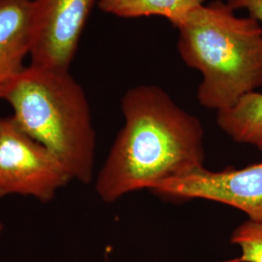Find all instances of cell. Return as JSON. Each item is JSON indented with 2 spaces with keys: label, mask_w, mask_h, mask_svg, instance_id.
<instances>
[{
  "label": "cell",
  "mask_w": 262,
  "mask_h": 262,
  "mask_svg": "<svg viewBox=\"0 0 262 262\" xmlns=\"http://www.w3.org/2000/svg\"><path fill=\"white\" fill-rule=\"evenodd\" d=\"M227 3L234 10H246L250 17L262 26V0H227Z\"/></svg>",
  "instance_id": "cell-11"
},
{
  "label": "cell",
  "mask_w": 262,
  "mask_h": 262,
  "mask_svg": "<svg viewBox=\"0 0 262 262\" xmlns=\"http://www.w3.org/2000/svg\"><path fill=\"white\" fill-rule=\"evenodd\" d=\"M205 0H99L98 8L124 19L162 17L177 28Z\"/></svg>",
  "instance_id": "cell-9"
},
{
  "label": "cell",
  "mask_w": 262,
  "mask_h": 262,
  "mask_svg": "<svg viewBox=\"0 0 262 262\" xmlns=\"http://www.w3.org/2000/svg\"><path fill=\"white\" fill-rule=\"evenodd\" d=\"M150 191L168 200L203 199L221 203L262 223V162L222 171L203 166L163 181Z\"/></svg>",
  "instance_id": "cell-5"
},
{
  "label": "cell",
  "mask_w": 262,
  "mask_h": 262,
  "mask_svg": "<svg viewBox=\"0 0 262 262\" xmlns=\"http://www.w3.org/2000/svg\"><path fill=\"white\" fill-rule=\"evenodd\" d=\"M20 129L52 151L73 180H93L95 131L86 95L69 71L29 66L3 94Z\"/></svg>",
  "instance_id": "cell-3"
},
{
  "label": "cell",
  "mask_w": 262,
  "mask_h": 262,
  "mask_svg": "<svg viewBox=\"0 0 262 262\" xmlns=\"http://www.w3.org/2000/svg\"><path fill=\"white\" fill-rule=\"evenodd\" d=\"M33 0H0V99L30 53Z\"/></svg>",
  "instance_id": "cell-7"
},
{
  "label": "cell",
  "mask_w": 262,
  "mask_h": 262,
  "mask_svg": "<svg viewBox=\"0 0 262 262\" xmlns=\"http://www.w3.org/2000/svg\"><path fill=\"white\" fill-rule=\"evenodd\" d=\"M72 180L60 160L12 116L0 119V197L17 194L46 203Z\"/></svg>",
  "instance_id": "cell-4"
},
{
  "label": "cell",
  "mask_w": 262,
  "mask_h": 262,
  "mask_svg": "<svg viewBox=\"0 0 262 262\" xmlns=\"http://www.w3.org/2000/svg\"><path fill=\"white\" fill-rule=\"evenodd\" d=\"M95 0H33L30 66L69 71Z\"/></svg>",
  "instance_id": "cell-6"
},
{
  "label": "cell",
  "mask_w": 262,
  "mask_h": 262,
  "mask_svg": "<svg viewBox=\"0 0 262 262\" xmlns=\"http://www.w3.org/2000/svg\"><path fill=\"white\" fill-rule=\"evenodd\" d=\"M122 112L123 126L95 183L105 203L204 166L202 122L161 88L140 84L128 90Z\"/></svg>",
  "instance_id": "cell-1"
},
{
  "label": "cell",
  "mask_w": 262,
  "mask_h": 262,
  "mask_svg": "<svg viewBox=\"0 0 262 262\" xmlns=\"http://www.w3.org/2000/svg\"><path fill=\"white\" fill-rule=\"evenodd\" d=\"M230 242L239 247L241 255L224 262H262V223L251 220L244 222L235 228Z\"/></svg>",
  "instance_id": "cell-10"
},
{
  "label": "cell",
  "mask_w": 262,
  "mask_h": 262,
  "mask_svg": "<svg viewBox=\"0 0 262 262\" xmlns=\"http://www.w3.org/2000/svg\"><path fill=\"white\" fill-rule=\"evenodd\" d=\"M179 54L202 76L197 98L207 109L232 107L262 85V26L238 17L215 0L194 10L177 28Z\"/></svg>",
  "instance_id": "cell-2"
},
{
  "label": "cell",
  "mask_w": 262,
  "mask_h": 262,
  "mask_svg": "<svg viewBox=\"0 0 262 262\" xmlns=\"http://www.w3.org/2000/svg\"><path fill=\"white\" fill-rule=\"evenodd\" d=\"M216 124L236 143L262 151L261 93H249L232 107L216 112Z\"/></svg>",
  "instance_id": "cell-8"
},
{
  "label": "cell",
  "mask_w": 262,
  "mask_h": 262,
  "mask_svg": "<svg viewBox=\"0 0 262 262\" xmlns=\"http://www.w3.org/2000/svg\"><path fill=\"white\" fill-rule=\"evenodd\" d=\"M2 230H3V225L0 223V234H1V232H2Z\"/></svg>",
  "instance_id": "cell-12"
}]
</instances>
